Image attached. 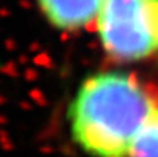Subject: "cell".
<instances>
[{"label":"cell","mask_w":158,"mask_h":157,"mask_svg":"<svg viewBox=\"0 0 158 157\" xmlns=\"http://www.w3.org/2000/svg\"><path fill=\"white\" fill-rule=\"evenodd\" d=\"M157 106L132 74L109 71L89 76L69 106L72 137L92 157H127Z\"/></svg>","instance_id":"cell-1"},{"label":"cell","mask_w":158,"mask_h":157,"mask_svg":"<svg viewBox=\"0 0 158 157\" xmlns=\"http://www.w3.org/2000/svg\"><path fill=\"white\" fill-rule=\"evenodd\" d=\"M95 28L112 60H143L158 51V0H106Z\"/></svg>","instance_id":"cell-2"},{"label":"cell","mask_w":158,"mask_h":157,"mask_svg":"<svg viewBox=\"0 0 158 157\" xmlns=\"http://www.w3.org/2000/svg\"><path fill=\"white\" fill-rule=\"evenodd\" d=\"M45 19L60 31H78L97 22L106 0H37Z\"/></svg>","instance_id":"cell-3"},{"label":"cell","mask_w":158,"mask_h":157,"mask_svg":"<svg viewBox=\"0 0 158 157\" xmlns=\"http://www.w3.org/2000/svg\"><path fill=\"white\" fill-rule=\"evenodd\" d=\"M127 157H158V106L138 133Z\"/></svg>","instance_id":"cell-4"}]
</instances>
